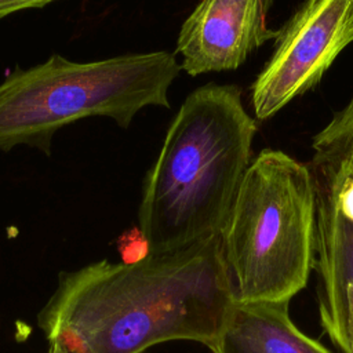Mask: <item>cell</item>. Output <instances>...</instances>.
Masks as SVG:
<instances>
[{
	"label": "cell",
	"mask_w": 353,
	"mask_h": 353,
	"mask_svg": "<svg viewBox=\"0 0 353 353\" xmlns=\"http://www.w3.org/2000/svg\"><path fill=\"white\" fill-rule=\"evenodd\" d=\"M234 302L218 236L63 273L39 325L68 353H142L182 339L211 347Z\"/></svg>",
	"instance_id": "obj_1"
},
{
	"label": "cell",
	"mask_w": 353,
	"mask_h": 353,
	"mask_svg": "<svg viewBox=\"0 0 353 353\" xmlns=\"http://www.w3.org/2000/svg\"><path fill=\"white\" fill-rule=\"evenodd\" d=\"M255 132L239 87L210 83L186 97L143 179L138 232L145 252L222 234L251 164Z\"/></svg>",
	"instance_id": "obj_2"
},
{
	"label": "cell",
	"mask_w": 353,
	"mask_h": 353,
	"mask_svg": "<svg viewBox=\"0 0 353 353\" xmlns=\"http://www.w3.org/2000/svg\"><path fill=\"white\" fill-rule=\"evenodd\" d=\"M181 70L170 51L90 62L52 54L33 68H17L0 83V150L28 145L50 156L59 128L92 116L128 128L141 109L170 108L168 90Z\"/></svg>",
	"instance_id": "obj_3"
},
{
	"label": "cell",
	"mask_w": 353,
	"mask_h": 353,
	"mask_svg": "<svg viewBox=\"0 0 353 353\" xmlns=\"http://www.w3.org/2000/svg\"><path fill=\"white\" fill-rule=\"evenodd\" d=\"M222 254L236 302H290L314 265L316 194L309 167L280 150L250 164Z\"/></svg>",
	"instance_id": "obj_4"
},
{
	"label": "cell",
	"mask_w": 353,
	"mask_h": 353,
	"mask_svg": "<svg viewBox=\"0 0 353 353\" xmlns=\"http://www.w3.org/2000/svg\"><path fill=\"white\" fill-rule=\"evenodd\" d=\"M353 43V0H305L280 29L274 51L251 88L256 119L276 114L320 83Z\"/></svg>",
	"instance_id": "obj_5"
},
{
	"label": "cell",
	"mask_w": 353,
	"mask_h": 353,
	"mask_svg": "<svg viewBox=\"0 0 353 353\" xmlns=\"http://www.w3.org/2000/svg\"><path fill=\"white\" fill-rule=\"evenodd\" d=\"M273 0H200L181 26L176 54L189 76L234 70L280 29L268 25Z\"/></svg>",
	"instance_id": "obj_6"
},
{
	"label": "cell",
	"mask_w": 353,
	"mask_h": 353,
	"mask_svg": "<svg viewBox=\"0 0 353 353\" xmlns=\"http://www.w3.org/2000/svg\"><path fill=\"white\" fill-rule=\"evenodd\" d=\"M314 194L316 245L313 266L319 274L320 323L330 336L345 316L346 290L353 287V222L341 214L327 189L314 185Z\"/></svg>",
	"instance_id": "obj_7"
},
{
	"label": "cell",
	"mask_w": 353,
	"mask_h": 353,
	"mask_svg": "<svg viewBox=\"0 0 353 353\" xmlns=\"http://www.w3.org/2000/svg\"><path fill=\"white\" fill-rule=\"evenodd\" d=\"M290 302H234L214 353H331L291 320Z\"/></svg>",
	"instance_id": "obj_8"
},
{
	"label": "cell",
	"mask_w": 353,
	"mask_h": 353,
	"mask_svg": "<svg viewBox=\"0 0 353 353\" xmlns=\"http://www.w3.org/2000/svg\"><path fill=\"white\" fill-rule=\"evenodd\" d=\"M312 171L353 176V97L313 138Z\"/></svg>",
	"instance_id": "obj_9"
},
{
	"label": "cell",
	"mask_w": 353,
	"mask_h": 353,
	"mask_svg": "<svg viewBox=\"0 0 353 353\" xmlns=\"http://www.w3.org/2000/svg\"><path fill=\"white\" fill-rule=\"evenodd\" d=\"M328 338L341 353H353V287L346 290L345 316Z\"/></svg>",
	"instance_id": "obj_10"
},
{
	"label": "cell",
	"mask_w": 353,
	"mask_h": 353,
	"mask_svg": "<svg viewBox=\"0 0 353 353\" xmlns=\"http://www.w3.org/2000/svg\"><path fill=\"white\" fill-rule=\"evenodd\" d=\"M52 1L55 0H0V19L22 10L41 8Z\"/></svg>",
	"instance_id": "obj_11"
},
{
	"label": "cell",
	"mask_w": 353,
	"mask_h": 353,
	"mask_svg": "<svg viewBox=\"0 0 353 353\" xmlns=\"http://www.w3.org/2000/svg\"><path fill=\"white\" fill-rule=\"evenodd\" d=\"M50 343H51V346H50L48 353H68L61 345H58L55 342H50Z\"/></svg>",
	"instance_id": "obj_12"
}]
</instances>
